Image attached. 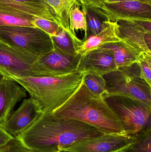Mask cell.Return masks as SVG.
I'll list each match as a JSON object with an SVG mask.
<instances>
[{"instance_id":"obj_1","label":"cell","mask_w":151,"mask_h":152,"mask_svg":"<svg viewBox=\"0 0 151 152\" xmlns=\"http://www.w3.org/2000/svg\"><path fill=\"white\" fill-rule=\"evenodd\" d=\"M104 135L82 121L54 113H43L23 133L15 137L34 152H56L82 140Z\"/></svg>"},{"instance_id":"obj_2","label":"cell","mask_w":151,"mask_h":152,"mask_svg":"<svg viewBox=\"0 0 151 152\" xmlns=\"http://www.w3.org/2000/svg\"><path fill=\"white\" fill-rule=\"evenodd\" d=\"M53 113L82 121L104 134H126L121 121L103 97L90 91L83 83Z\"/></svg>"},{"instance_id":"obj_3","label":"cell","mask_w":151,"mask_h":152,"mask_svg":"<svg viewBox=\"0 0 151 152\" xmlns=\"http://www.w3.org/2000/svg\"><path fill=\"white\" fill-rule=\"evenodd\" d=\"M84 74L78 70L67 75L41 77H12L29 93L42 113H53L80 87Z\"/></svg>"},{"instance_id":"obj_4","label":"cell","mask_w":151,"mask_h":152,"mask_svg":"<svg viewBox=\"0 0 151 152\" xmlns=\"http://www.w3.org/2000/svg\"><path fill=\"white\" fill-rule=\"evenodd\" d=\"M104 98L121 121L126 134L135 137L151 127V106L126 96H111Z\"/></svg>"},{"instance_id":"obj_5","label":"cell","mask_w":151,"mask_h":152,"mask_svg":"<svg viewBox=\"0 0 151 152\" xmlns=\"http://www.w3.org/2000/svg\"><path fill=\"white\" fill-rule=\"evenodd\" d=\"M107 94L103 98L123 95L136 98L151 106V87L140 77L137 64L118 69L103 76Z\"/></svg>"},{"instance_id":"obj_6","label":"cell","mask_w":151,"mask_h":152,"mask_svg":"<svg viewBox=\"0 0 151 152\" xmlns=\"http://www.w3.org/2000/svg\"><path fill=\"white\" fill-rule=\"evenodd\" d=\"M0 41L38 57L54 50L51 37L41 29L28 26H0Z\"/></svg>"},{"instance_id":"obj_7","label":"cell","mask_w":151,"mask_h":152,"mask_svg":"<svg viewBox=\"0 0 151 152\" xmlns=\"http://www.w3.org/2000/svg\"><path fill=\"white\" fill-rule=\"evenodd\" d=\"M39 58L0 41V72L4 77H39L32 69Z\"/></svg>"},{"instance_id":"obj_8","label":"cell","mask_w":151,"mask_h":152,"mask_svg":"<svg viewBox=\"0 0 151 152\" xmlns=\"http://www.w3.org/2000/svg\"><path fill=\"white\" fill-rule=\"evenodd\" d=\"M82 56H69L54 48L52 51L39 57L32 69L39 77L67 75L78 71Z\"/></svg>"},{"instance_id":"obj_9","label":"cell","mask_w":151,"mask_h":152,"mask_svg":"<svg viewBox=\"0 0 151 152\" xmlns=\"http://www.w3.org/2000/svg\"><path fill=\"white\" fill-rule=\"evenodd\" d=\"M94 8L112 21L145 20H151V4L138 1L104 3Z\"/></svg>"},{"instance_id":"obj_10","label":"cell","mask_w":151,"mask_h":152,"mask_svg":"<svg viewBox=\"0 0 151 152\" xmlns=\"http://www.w3.org/2000/svg\"><path fill=\"white\" fill-rule=\"evenodd\" d=\"M126 134H104L82 140L64 150L72 152H120L135 141Z\"/></svg>"},{"instance_id":"obj_11","label":"cell","mask_w":151,"mask_h":152,"mask_svg":"<svg viewBox=\"0 0 151 152\" xmlns=\"http://www.w3.org/2000/svg\"><path fill=\"white\" fill-rule=\"evenodd\" d=\"M0 11L32 20L39 18L47 20L56 23L63 28L58 18L43 0H0Z\"/></svg>"},{"instance_id":"obj_12","label":"cell","mask_w":151,"mask_h":152,"mask_svg":"<svg viewBox=\"0 0 151 152\" xmlns=\"http://www.w3.org/2000/svg\"><path fill=\"white\" fill-rule=\"evenodd\" d=\"M42 113L36 101L31 97L23 100L18 109L12 112L0 125L15 138L30 126Z\"/></svg>"},{"instance_id":"obj_13","label":"cell","mask_w":151,"mask_h":152,"mask_svg":"<svg viewBox=\"0 0 151 152\" xmlns=\"http://www.w3.org/2000/svg\"><path fill=\"white\" fill-rule=\"evenodd\" d=\"M117 69L113 52L99 48L82 56L78 70L82 72L85 75H92L103 77Z\"/></svg>"},{"instance_id":"obj_14","label":"cell","mask_w":151,"mask_h":152,"mask_svg":"<svg viewBox=\"0 0 151 152\" xmlns=\"http://www.w3.org/2000/svg\"><path fill=\"white\" fill-rule=\"evenodd\" d=\"M26 92L12 79L4 76L0 78V124L7 120L16 104L26 96Z\"/></svg>"},{"instance_id":"obj_15","label":"cell","mask_w":151,"mask_h":152,"mask_svg":"<svg viewBox=\"0 0 151 152\" xmlns=\"http://www.w3.org/2000/svg\"><path fill=\"white\" fill-rule=\"evenodd\" d=\"M117 22V35L121 40L126 41L142 53L151 55V34L131 20Z\"/></svg>"},{"instance_id":"obj_16","label":"cell","mask_w":151,"mask_h":152,"mask_svg":"<svg viewBox=\"0 0 151 152\" xmlns=\"http://www.w3.org/2000/svg\"><path fill=\"white\" fill-rule=\"evenodd\" d=\"M118 26L117 21L110 20L104 21L102 30L98 34L82 40L81 44L76 48V53L83 56L87 53L99 49L106 44L121 41L117 35Z\"/></svg>"},{"instance_id":"obj_17","label":"cell","mask_w":151,"mask_h":152,"mask_svg":"<svg viewBox=\"0 0 151 152\" xmlns=\"http://www.w3.org/2000/svg\"><path fill=\"white\" fill-rule=\"evenodd\" d=\"M112 51L117 68L130 67L137 64L142 53L125 40L109 43L100 47Z\"/></svg>"},{"instance_id":"obj_18","label":"cell","mask_w":151,"mask_h":152,"mask_svg":"<svg viewBox=\"0 0 151 152\" xmlns=\"http://www.w3.org/2000/svg\"><path fill=\"white\" fill-rule=\"evenodd\" d=\"M51 38L55 49L69 56L78 55L75 50L82 42V40L78 38L76 34L62 28L56 35Z\"/></svg>"},{"instance_id":"obj_19","label":"cell","mask_w":151,"mask_h":152,"mask_svg":"<svg viewBox=\"0 0 151 152\" xmlns=\"http://www.w3.org/2000/svg\"><path fill=\"white\" fill-rule=\"evenodd\" d=\"M81 5L82 11L85 16L87 27L83 40H85L90 37L98 34L102 30L104 22L107 20L93 7Z\"/></svg>"},{"instance_id":"obj_20","label":"cell","mask_w":151,"mask_h":152,"mask_svg":"<svg viewBox=\"0 0 151 152\" xmlns=\"http://www.w3.org/2000/svg\"><path fill=\"white\" fill-rule=\"evenodd\" d=\"M53 10L61 22L63 28L72 32L69 26V12L75 4H79L78 0H43Z\"/></svg>"},{"instance_id":"obj_21","label":"cell","mask_w":151,"mask_h":152,"mask_svg":"<svg viewBox=\"0 0 151 152\" xmlns=\"http://www.w3.org/2000/svg\"><path fill=\"white\" fill-rule=\"evenodd\" d=\"M132 144L120 152H151V127L140 132Z\"/></svg>"},{"instance_id":"obj_22","label":"cell","mask_w":151,"mask_h":152,"mask_svg":"<svg viewBox=\"0 0 151 152\" xmlns=\"http://www.w3.org/2000/svg\"><path fill=\"white\" fill-rule=\"evenodd\" d=\"M33 20L10 12L0 11V26H28L35 27Z\"/></svg>"},{"instance_id":"obj_23","label":"cell","mask_w":151,"mask_h":152,"mask_svg":"<svg viewBox=\"0 0 151 152\" xmlns=\"http://www.w3.org/2000/svg\"><path fill=\"white\" fill-rule=\"evenodd\" d=\"M80 4L74 5L69 12V26L70 30L75 34V30H81L86 33V20L85 16L82 10H80Z\"/></svg>"},{"instance_id":"obj_24","label":"cell","mask_w":151,"mask_h":152,"mask_svg":"<svg viewBox=\"0 0 151 152\" xmlns=\"http://www.w3.org/2000/svg\"><path fill=\"white\" fill-rule=\"evenodd\" d=\"M83 84L90 91L103 96L107 94L106 84L103 77L86 75L84 76Z\"/></svg>"},{"instance_id":"obj_25","label":"cell","mask_w":151,"mask_h":152,"mask_svg":"<svg viewBox=\"0 0 151 152\" xmlns=\"http://www.w3.org/2000/svg\"><path fill=\"white\" fill-rule=\"evenodd\" d=\"M140 77L151 87V55L143 53L137 63Z\"/></svg>"},{"instance_id":"obj_26","label":"cell","mask_w":151,"mask_h":152,"mask_svg":"<svg viewBox=\"0 0 151 152\" xmlns=\"http://www.w3.org/2000/svg\"><path fill=\"white\" fill-rule=\"evenodd\" d=\"M32 23L35 27L42 30L50 37L56 35L62 28L55 22L40 18L33 20Z\"/></svg>"},{"instance_id":"obj_27","label":"cell","mask_w":151,"mask_h":152,"mask_svg":"<svg viewBox=\"0 0 151 152\" xmlns=\"http://www.w3.org/2000/svg\"><path fill=\"white\" fill-rule=\"evenodd\" d=\"M1 150L4 152H34L29 151L23 147L19 142L14 138L7 145L3 147ZM56 152H72L67 150H61Z\"/></svg>"},{"instance_id":"obj_28","label":"cell","mask_w":151,"mask_h":152,"mask_svg":"<svg viewBox=\"0 0 151 152\" xmlns=\"http://www.w3.org/2000/svg\"><path fill=\"white\" fill-rule=\"evenodd\" d=\"M14 138L0 125V149L7 145Z\"/></svg>"},{"instance_id":"obj_29","label":"cell","mask_w":151,"mask_h":152,"mask_svg":"<svg viewBox=\"0 0 151 152\" xmlns=\"http://www.w3.org/2000/svg\"><path fill=\"white\" fill-rule=\"evenodd\" d=\"M78 1H79L82 5L95 7L106 2L107 0H78Z\"/></svg>"},{"instance_id":"obj_30","label":"cell","mask_w":151,"mask_h":152,"mask_svg":"<svg viewBox=\"0 0 151 152\" xmlns=\"http://www.w3.org/2000/svg\"><path fill=\"white\" fill-rule=\"evenodd\" d=\"M129 1H138L142 2L147 3L151 4V0H107L106 2L115 3L119 2Z\"/></svg>"},{"instance_id":"obj_31","label":"cell","mask_w":151,"mask_h":152,"mask_svg":"<svg viewBox=\"0 0 151 152\" xmlns=\"http://www.w3.org/2000/svg\"><path fill=\"white\" fill-rule=\"evenodd\" d=\"M3 77V75L1 73V72H0V78Z\"/></svg>"},{"instance_id":"obj_32","label":"cell","mask_w":151,"mask_h":152,"mask_svg":"<svg viewBox=\"0 0 151 152\" xmlns=\"http://www.w3.org/2000/svg\"><path fill=\"white\" fill-rule=\"evenodd\" d=\"M0 152H4L3 151H1V150H0Z\"/></svg>"}]
</instances>
